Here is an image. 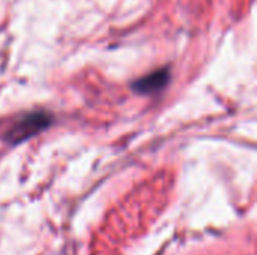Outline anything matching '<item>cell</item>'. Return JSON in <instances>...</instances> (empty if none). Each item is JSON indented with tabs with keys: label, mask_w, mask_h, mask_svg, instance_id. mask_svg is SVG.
Masks as SVG:
<instances>
[{
	"label": "cell",
	"mask_w": 257,
	"mask_h": 255,
	"mask_svg": "<svg viewBox=\"0 0 257 255\" xmlns=\"http://www.w3.org/2000/svg\"><path fill=\"white\" fill-rule=\"evenodd\" d=\"M169 81H170V71H169V68H163V69H158V71L134 81L133 90L140 95H151V93H157L161 89H164Z\"/></svg>",
	"instance_id": "7a4b0ae2"
},
{
	"label": "cell",
	"mask_w": 257,
	"mask_h": 255,
	"mask_svg": "<svg viewBox=\"0 0 257 255\" xmlns=\"http://www.w3.org/2000/svg\"><path fill=\"white\" fill-rule=\"evenodd\" d=\"M53 119L48 113L44 111H36V113H29L26 116H23L21 119H18L11 129L5 134V141H8L9 144H18L23 143L29 138H32L33 135H36L38 132L47 129L51 125Z\"/></svg>",
	"instance_id": "6da1fadb"
}]
</instances>
